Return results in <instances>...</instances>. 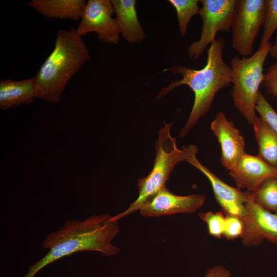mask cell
I'll return each mask as SVG.
<instances>
[{"instance_id": "1", "label": "cell", "mask_w": 277, "mask_h": 277, "mask_svg": "<svg viewBox=\"0 0 277 277\" xmlns=\"http://www.w3.org/2000/svg\"><path fill=\"white\" fill-rule=\"evenodd\" d=\"M109 214L92 215L84 220H68L59 229L50 233L42 243L48 252L28 267L23 277H34L47 265L76 252L97 251L110 256L120 248L112 241L120 231L118 221H110Z\"/></svg>"}, {"instance_id": "2", "label": "cell", "mask_w": 277, "mask_h": 277, "mask_svg": "<svg viewBox=\"0 0 277 277\" xmlns=\"http://www.w3.org/2000/svg\"><path fill=\"white\" fill-rule=\"evenodd\" d=\"M225 46L223 38H216L207 50L206 65L201 69L177 64L166 70L171 73L181 75L182 78L172 80L167 86L162 88L157 94V99L182 85L188 86L194 94L189 116L180 132L181 137L186 136L199 120L208 112L217 93L232 82L231 68L223 56Z\"/></svg>"}, {"instance_id": "3", "label": "cell", "mask_w": 277, "mask_h": 277, "mask_svg": "<svg viewBox=\"0 0 277 277\" xmlns=\"http://www.w3.org/2000/svg\"><path fill=\"white\" fill-rule=\"evenodd\" d=\"M90 58L82 36L74 27L58 30L52 52L33 76L36 98L59 103L69 81Z\"/></svg>"}, {"instance_id": "4", "label": "cell", "mask_w": 277, "mask_h": 277, "mask_svg": "<svg viewBox=\"0 0 277 277\" xmlns=\"http://www.w3.org/2000/svg\"><path fill=\"white\" fill-rule=\"evenodd\" d=\"M173 123L165 122L164 126L159 131L158 138L155 142L153 166L146 176L137 180L138 197L124 211L112 216L111 221H118L138 211L144 203L166 186L175 166L187 160L186 151L177 148L176 138L171 134Z\"/></svg>"}, {"instance_id": "5", "label": "cell", "mask_w": 277, "mask_h": 277, "mask_svg": "<svg viewBox=\"0 0 277 277\" xmlns=\"http://www.w3.org/2000/svg\"><path fill=\"white\" fill-rule=\"evenodd\" d=\"M271 46L269 43L249 57L236 56L230 61L232 101L237 110L251 125L256 116L255 107L265 75L263 66Z\"/></svg>"}, {"instance_id": "6", "label": "cell", "mask_w": 277, "mask_h": 277, "mask_svg": "<svg viewBox=\"0 0 277 277\" xmlns=\"http://www.w3.org/2000/svg\"><path fill=\"white\" fill-rule=\"evenodd\" d=\"M267 0H237L233 14L232 47L246 57L253 53V46L263 26Z\"/></svg>"}, {"instance_id": "7", "label": "cell", "mask_w": 277, "mask_h": 277, "mask_svg": "<svg viewBox=\"0 0 277 277\" xmlns=\"http://www.w3.org/2000/svg\"><path fill=\"white\" fill-rule=\"evenodd\" d=\"M237 0H201L200 9L203 25L198 41L191 43L187 50L189 57L197 60L216 39L219 31H231L232 17Z\"/></svg>"}, {"instance_id": "8", "label": "cell", "mask_w": 277, "mask_h": 277, "mask_svg": "<svg viewBox=\"0 0 277 277\" xmlns=\"http://www.w3.org/2000/svg\"><path fill=\"white\" fill-rule=\"evenodd\" d=\"M182 149L187 154L186 162L200 171L210 182L216 201L225 215L237 216L241 219L243 225L246 224L249 215L246 206V192L227 184L202 164L196 156L198 151L196 146H183Z\"/></svg>"}, {"instance_id": "9", "label": "cell", "mask_w": 277, "mask_h": 277, "mask_svg": "<svg viewBox=\"0 0 277 277\" xmlns=\"http://www.w3.org/2000/svg\"><path fill=\"white\" fill-rule=\"evenodd\" d=\"M110 0H88L83 11L81 22L75 29L81 36L96 33L98 39L109 44L117 45L121 32Z\"/></svg>"}, {"instance_id": "10", "label": "cell", "mask_w": 277, "mask_h": 277, "mask_svg": "<svg viewBox=\"0 0 277 277\" xmlns=\"http://www.w3.org/2000/svg\"><path fill=\"white\" fill-rule=\"evenodd\" d=\"M205 199V196L201 194L175 195L165 186L144 203L138 211L141 215L146 217L194 213L203 206Z\"/></svg>"}, {"instance_id": "11", "label": "cell", "mask_w": 277, "mask_h": 277, "mask_svg": "<svg viewBox=\"0 0 277 277\" xmlns=\"http://www.w3.org/2000/svg\"><path fill=\"white\" fill-rule=\"evenodd\" d=\"M245 192L249 221L241 237L243 244L247 247L256 246L266 239L277 244V215L256 204L251 192Z\"/></svg>"}, {"instance_id": "12", "label": "cell", "mask_w": 277, "mask_h": 277, "mask_svg": "<svg viewBox=\"0 0 277 277\" xmlns=\"http://www.w3.org/2000/svg\"><path fill=\"white\" fill-rule=\"evenodd\" d=\"M211 129L221 145V163L229 170L245 153L244 137L222 111L216 113Z\"/></svg>"}, {"instance_id": "13", "label": "cell", "mask_w": 277, "mask_h": 277, "mask_svg": "<svg viewBox=\"0 0 277 277\" xmlns=\"http://www.w3.org/2000/svg\"><path fill=\"white\" fill-rule=\"evenodd\" d=\"M232 177L239 189L254 191L265 180L277 178V168L272 166L258 155L245 153L230 169Z\"/></svg>"}, {"instance_id": "14", "label": "cell", "mask_w": 277, "mask_h": 277, "mask_svg": "<svg viewBox=\"0 0 277 277\" xmlns=\"http://www.w3.org/2000/svg\"><path fill=\"white\" fill-rule=\"evenodd\" d=\"M121 35L129 43L138 44L145 38L144 30L137 17L135 0H111Z\"/></svg>"}, {"instance_id": "15", "label": "cell", "mask_w": 277, "mask_h": 277, "mask_svg": "<svg viewBox=\"0 0 277 277\" xmlns=\"http://www.w3.org/2000/svg\"><path fill=\"white\" fill-rule=\"evenodd\" d=\"M36 98L34 77L21 81H0V108L5 110L30 104Z\"/></svg>"}, {"instance_id": "16", "label": "cell", "mask_w": 277, "mask_h": 277, "mask_svg": "<svg viewBox=\"0 0 277 277\" xmlns=\"http://www.w3.org/2000/svg\"><path fill=\"white\" fill-rule=\"evenodd\" d=\"M86 3L85 0H31L27 5L46 17L78 21Z\"/></svg>"}, {"instance_id": "17", "label": "cell", "mask_w": 277, "mask_h": 277, "mask_svg": "<svg viewBox=\"0 0 277 277\" xmlns=\"http://www.w3.org/2000/svg\"><path fill=\"white\" fill-rule=\"evenodd\" d=\"M259 148L258 155L277 168V133L260 116L252 124Z\"/></svg>"}, {"instance_id": "18", "label": "cell", "mask_w": 277, "mask_h": 277, "mask_svg": "<svg viewBox=\"0 0 277 277\" xmlns=\"http://www.w3.org/2000/svg\"><path fill=\"white\" fill-rule=\"evenodd\" d=\"M251 194L256 204L277 215V178L266 179Z\"/></svg>"}, {"instance_id": "19", "label": "cell", "mask_w": 277, "mask_h": 277, "mask_svg": "<svg viewBox=\"0 0 277 277\" xmlns=\"http://www.w3.org/2000/svg\"><path fill=\"white\" fill-rule=\"evenodd\" d=\"M175 9L179 28L181 36L185 35L191 18L199 14L198 0H169Z\"/></svg>"}, {"instance_id": "20", "label": "cell", "mask_w": 277, "mask_h": 277, "mask_svg": "<svg viewBox=\"0 0 277 277\" xmlns=\"http://www.w3.org/2000/svg\"><path fill=\"white\" fill-rule=\"evenodd\" d=\"M267 8L263 24V32L259 48H261L269 42L273 32L277 28V0H267Z\"/></svg>"}, {"instance_id": "21", "label": "cell", "mask_w": 277, "mask_h": 277, "mask_svg": "<svg viewBox=\"0 0 277 277\" xmlns=\"http://www.w3.org/2000/svg\"><path fill=\"white\" fill-rule=\"evenodd\" d=\"M198 215L199 217L207 224L209 234L216 238H221L225 223V215L223 212H201Z\"/></svg>"}, {"instance_id": "22", "label": "cell", "mask_w": 277, "mask_h": 277, "mask_svg": "<svg viewBox=\"0 0 277 277\" xmlns=\"http://www.w3.org/2000/svg\"><path fill=\"white\" fill-rule=\"evenodd\" d=\"M262 117L277 133V113L260 92L255 107Z\"/></svg>"}, {"instance_id": "23", "label": "cell", "mask_w": 277, "mask_h": 277, "mask_svg": "<svg viewBox=\"0 0 277 277\" xmlns=\"http://www.w3.org/2000/svg\"><path fill=\"white\" fill-rule=\"evenodd\" d=\"M243 225L240 219L233 215H225V223L223 236L228 240L241 238Z\"/></svg>"}, {"instance_id": "24", "label": "cell", "mask_w": 277, "mask_h": 277, "mask_svg": "<svg viewBox=\"0 0 277 277\" xmlns=\"http://www.w3.org/2000/svg\"><path fill=\"white\" fill-rule=\"evenodd\" d=\"M266 92L273 97H277V62L267 69L263 82Z\"/></svg>"}, {"instance_id": "25", "label": "cell", "mask_w": 277, "mask_h": 277, "mask_svg": "<svg viewBox=\"0 0 277 277\" xmlns=\"http://www.w3.org/2000/svg\"><path fill=\"white\" fill-rule=\"evenodd\" d=\"M204 277H231L230 272L222 265L209 268Z\"/></svg>"}, {"instance_id": "26", "label": "cell", "mask_w": 277, "mask_h": 277, "mask_svg": "<svg viewBox=\"0 0 277 277\" xmlns=\"http://www.w3.org/2000/svg\"><path fill=\"white\" fill-rule=\"evenodd\" d=\"M269 54L273 58H277V35L274 44L271 46Z\"/></svg>"}]
</instances>
